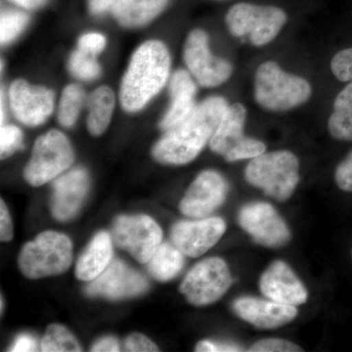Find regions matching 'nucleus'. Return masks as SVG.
I'll list each match as a JSON object with an SVG mask.
<instances>
[{
  "instance_id": "nucleus-3",
  "label": "nucleus",
  "mask_w": 352,
  "mask_h": 352,
  "mask_svg": "<svg viewBox=\"0 0 352 352\" xmlns=\"http://www.w3.org/2000/svg\"><path fill=\"white\" fill-rule=\"evenodd\" d=\"M311 96L307 80L291 75L273 61L261 64L254 76V98L258 105L282 112L302 105Z\"/></svg>"
},
{
  "instance_id": "nucleus-28",
  "label": "nucleus",
  "mask_w": 352,
  "mask_h": 352,
  "mask_svg": "<svg viewBox=\"0 0 352 352\" xmlns=\"http://www.w3.org/2000/svg\"><path fill=\"white\" fill-rule=\"evenodd\" d=\"M69 69L76 78L94 80L100 76V65L96 56L78 48L69 59Z\"/></svg>"
},
{
  "instance_id": "nucleus-26",
  "label": "nucleus",
  "mask_w": 352,
  "mask_h": 352,
  "mask_svg": "<svg viewBox=\"0 0 352 352\" xmlns=\"http://www.w3.org/2000/svg\"><path fill=\"white\" fill-rule=\"evenodd\" d=\"M87 100V94L80 85H69L65 87L58 111V120L61 126H73Z\"/></svg>"
},
{
  "instance_id": "nucleus-31",
  "label": "nucleus",
  "mask_w": 352,
  "mask_h": 352,
  "mask_svg": "<svg viewBox=\"0 0 352 352\" xmlns=\"http://www.w3.org/2000/svg\"><path fill=\"white\" fill-rule=\"evenodd\" d=\"M23 148L22 131L15 126H1L0 131V153L7 157Z\"/></svg>"
},
{
  "instance_id": "nucleus-8",
  "label": "nucleus",
  "mask_w": 352,
  "mask_h": 352,
  "mask_svg": "<svg viewBox=\"0 0 352 352\" xmlns=\"http://www.w3.org/2000/svg\"><path fill=\"white\" fill-rule=\"evenodd\" d=\"M232 285V276L226 261L210 258L196 264L180 285V292L195 307L220 300Z\"/></svg>"
},
{
  "instance_id": "nucleus-29",
  "label": "nucleus",
  "mask_w": 352,
  "mask_h": 352,
  "mask_svg": "<svg viewBox=\"0 0 352 352\" xmlns=\"http://www.w3.org/2000/svg\"><path fill=\"white\" fill-rule=\"evenodd\" d=\"M29 22V16L20 11L6 10L1 13L0 19V41L7 44L14 41L25 29Z\"/></svg>"
},
{
  "instance_id": "nucleus-24",
  "label": "nucleus",
  "mask_w": 352,
  "mask_h": 352,
  "mask_svg": "<svg viewBox=\"0 0 352 352\" xmlns=\"http://www.w3.org/2000/svg\"><path fill=\"white\" fill-rule=\"evenodd\" d=\"M184 254L175 245L161 244L148 261L150 274L159 281L173 280L182 272Z\"/></svg>"
},
{
  "instance_id": "nucleus-42",
  "label": "nucleus",
  "mask_w": 352,
  "mask_h": 352,
  "mask_svg": "<svg viewBox=\"0 0 352 352\" xmlns=\"http://www.w3.org/2000/svg\"><path fill=\"white\" fill-rule=\"evenodd\" d=\"M25 9H38L46 4L48 0H11Z\"/></svg>"
},
{
  "instance_id": "nucleus-10",
  "label": "nucleus",
  "mask_w": 352,
  "mask_h": 352,
  "mask_svg": "<svg viewBox=\"0 0 352 352\" xmlns=\"http://www.w3.org/2000/svg\"><path fill=\"white\" fill-rule=\"evenodd\" d=\"M184 61L190 74L204 87H219L233 73L230 62L212 54L208 34L200 29L190 32L186 39Z\"/></svg>"
},
{
  "instance_id": "nucleus-13",
  "label": "nucleus",
  "mask_w": 352,
  "mask_h": 352,
  "mask_svg": "<svg viewBox=\"0 0 352 352\" xmlns=\"http://www.w3.org/2000/svg\"><path fill=\"white\" fill-rule=\"evenodd\" d=\"M228 189V183L220 173L203 171L192 182L180 201V212L192 219L208 217L224 203Z\"/></svg>"
},
{
  "instance_id": "nucleus-36",
  "label": "nucleus",
  "mask_w": 352,
  "mask_h": 352,
  "mask_svg": "<svg viewBox=\"0 0 352 352\" xmlns=\"http://www.w3.org/2000/svg\"><path fill=\"white\" fill-rule=\"evenodd\" d=\"M126 351H159V347L142 333H134L126 338L124 342Z\"/></svg>"
},
{
  "instance_id": "nucleus-1",
  "label": "nucleus",
  "mask_w": 352,
  "mask_h": 352,
  "mask_svg": "<svg viewBox=\"0 0 352 352\" xmlns=\"http://www.w3.org/2000/svg\"><path fill=\"white\" fill-rule=\"evenodd\" d=\"M228 103L222 97L206 99L183 122L166 131L153 148V156L166 164H188L214 135Z\"/></svg>"
},
{
  "instance_id": "nucleus-5",
  "label": "nucleus",
  "mask_w": 352,
  "mask_h": 352,
  "mask_svg": "<svg viewBox=\"0 0 352 352\" xmlns=\"http://www.w3.org/2000/svg\"><path fill=\"white\" fill-rule=\"evenodd\" d=\"M73 261V245L65 234L45 231L23 247L18 264L30 279L55 276L66 272Z\"/></svg>"
},
{
  "instance_id": "nucleus-32",
  "label": "nucleus",
  "mask_w": 352,
  "mask_h": 352,
  "mask_svg": "<svg viewBox=\"0 0 352 352\" xmlns=\"http://www.w3.org/2000/svg\"><path fill=\"white\" fill-rule=\"evenodd\" d=\"M331 69L340 82L352 80V48L340 51L333 57Z\"/></svg>"
},
{
  "instance_id": "nucleus-12",
  "label": "nucleus",
  "mask_w": 352,
  "mask_h": 352,
  "mask_svg": "<svg viewBox=\"0 0 352 352\" xmlns=\"http://www.w3.org/2000/svg\"><path fill=\"white\" fill-rule=\"evenodd\" d=\"M226 230V221L220 217L182 220L171 228V242L184 256L198 258L212 249Z\"/></svg>"
},
{
  "instance_id": "nucleus-41",
  "label": "nucleus",
  "mask_w": 352,
  "mask_h": 352,
  "mask_svg": "<svg viewBox=\"0 0 352 352\" xmlns=\"http://www.w3.org/2000/svg\"><path fill=\"white\" fill-rule=\"evenodd\" d=\"M119 342L113 337L103 338L95 342L92 346L91 351H120Z\"/></svg>"
},
{
  "instance_id": "nucleus-6",
  "label": "nucleus",
  "mask_w": 352,
  "mask_h": 352,
  "mask_svg": "<svg viewBox=\"0 0 352 352\" xmlns=\"http://www.w3.org/2000/svg\"><path fill=\"white\" fill-rule=\"evenodd\" d=\"M288 16L276 6H256L240 2L229 9L226 24L236 38H249L252 45L271 43L286 24Z\"/></svg>"
},
{
  "instance_id": "nucleus-4",
  "label": "nucleus",
  "mask_w": 352,
  "mask_h": 352,
  "mask_svg": "<svg viewBox=\"0 0 352 352\" xmlns=\"http://www.w3.org/2000/svg\"><path fill=\"white\" fill-rule=\"evenodd\" d=\"M245 178L271 198L288 200L300 180V163L292 152L263 153L248 164Z\"/></svg>"
},
{
  "instance_id": "nucleus-2",
  "label": "nucleus",
  "mask_w": 352,
  "mask_h": 352,
  "mask_svg": "<svg viewBox=\"0 0 352 352\" xmlns=\"http://www.w3.org/2000/svg\"><path fill=\"white\" fill-rule=\"evenodd\" d=\"M170 55L162 41H149L139 46L120 85V103L129 113L138 112L168 80Z\"/></svg>"
},
{
  "instance_id": "nucleus-20",
  "label": "nucleus",
  "mask_w": 352,
  "mask_h": 352,
  "mask_svg": "<svg viewBox=\"0 0 352 352\" xmlns=\"http://www.w3.org/2000/svg\"><path fill=\"white\" fill-rule=\"evenodd\" d=\"M113 243L110 234L102 231L95 235L78 258L76 276L82 281H94L112 263Z\"/></svg>"
},
{
  "instance_id": "nucleus-33",
  "label": "nucleus",
  "mask_w": 352,
  "mask_h": 352,
  "mask_svg": "<svg viewBox=\"0 0 352 352\" xmlns=\"http://www.w3.org/2000/svg\"><path fill=\"white\" fill-rule=\"evenodd\" d=\"M300 346L286 340L267 339L259 340L252 344L249 351L252 352H294L302 351Z\"/></svg>"
},
{
  "instance_id": "nucleus-19",
  "label": "nucleus",
  "mask_w": 352,
  "mask_h": 352,
  "mask_svg": "<svg viewBox=\"0 0 352 352\" xmlns=\"http://www.w3.org/2000/svg\"><path fill=\"white\" fill-rule=\"evenodd\" d=\"M170 106L162 120L164 131L173 129L183 122L195 109L197 87L188 72L178 69L170 82Z\"/></svg>"
},
{
  "instance_id": "nucleus-21",
  "label": "nucleus",
  "mask_w": 352,
  "mask_h": 352,
  "mask_svg": "<svg viewBox=\"0 0 352 352\" xmlns=\"http://www.w3.org/2000/svg\"><path fill=\"white\" fill-rule=\"evenodd\" d=\"M245 117L247 111L242 104L235 103L228 106L217 131L210 139V149L224 157L232 151L245 138Z\"/></svg>"
},
{
  "instance_id": "nucleus-17",
  "label": "nucleus",
  "mask_w": 352,
  "mask_h": 352,
  "mask_svg": "<svg viewBox=\"0 0 352 352\" xmlns=\"http://www.w3.org/2000/svg\"><path fill=\"white\" fill-rule=\"evenodd\" d=\"M89 189V177L83 168H76L53 183L51 212L59 221H68L78 214Z\"/></svg>"
},
{
  "instance_id": "nucleus-18",
  "label": "nucleus",
  "mask_w": 352,
  "mask_h": 352,
  "mask_svg": "<svg viewBox=\"0 0 352 352\" xmlns=\"http://www.w3.org/2000/svg\"><path fill=\"white\" fill-rule=\"evenodd\" d=\"M233 310L241 319L258 329H276L296 318L298 309L293 305L261 300L252 296H241L233 302Z\"/></svg>"
},
{
  "instance_id": "nucleus-16",
  "label": "nucleus",
  "mask_w": 352,
  "mask_h": 352,
  "mask_svg": "<svg viewBox=\"0 0 352 352\" xmlns=\"http://www.w3.org/2000/svg\"><path fill=\"white\" fill-rule=\"evenodd\" d=\"M259 287L263 296L273 302L298 307L307 300L305 285L284 261H274L268 266L261 275Z\"/></svg>"
},
{
  "instance_id": "nucleus-34",
  "label": "nucleus",
  "mask_w": 352,
  "mask_h": 352,
  "mask_svg": "<svg viewBox=\"0 0 352 352\" xmlns=\"http://www.w3.org/2000/svg\"><path fill=\"white\" fill-rule=\"evenodd\" d=\"M335 179L342 191L352 192V151L338 166Z\"/></svg>"
},
{
  "instance_id": "nucleus-35",
  "label": "nucleus",
  "mask_w": 352,
  "mask_h": 352,
  "mask_svg": "<svg viewBox=\"0 0 352 352\" xmlns=\"http://www.w3.org/2000/svg\"><path fill=\"white\" fill-rule=\"evenodd\" d=\"M106 41L105 36L97 32H89V34H83L80 38L78 43V48L90 53V54L98 55L105 48Z\"/></svg>"
},
{
  "instance_id": "nucleus-14",
  "label": "nucleus",
  "mask_w": 352,
  "mask_h": 352,
  "mask_svg": "<svg viewBox=\"0 0 352 352\" xmlns=\"http://www.w3.org/2000/svg\"><path fill=\"white\" fill-rule=\"evenodd\" d=\"M148 287L147 280L140 273L117 259L88 285L85 292L91 296L118 300L141 295L147 291Z\"/></svg>"
},
{
  "instance_id": "nucleus-23",
  "label": "nucleus",
  "mask_w": 352,
  "mask_h": 352,
  "mask_svg": "<svg viewBox=\"0 0 352 352\" xmlns=\"http://www.w3.org/2000/svg\"><path fill=\"white\" fill-rule=\"evenodd\" d=\"M87 129L94 136L108 129L115 108V94L108 87L97 88L87 100Z\"/></svg>"
},
{
  "instance_id": "nucleus-37",
  "label": "nucleus",
  "mask_w": 352,
  "mask_h": 352,
  "mask_svg": "<svg viewBox=\"0 0 352 352\" xmlns=\"http://www.w3.org/2000/svg\"><path fill=\"white\" fill-rule=\"evenodd\" d=\"M13 237V226L10 214L6 203H0V238L2 242H9Z\"/></svg>"
},
{
  "instance_id": "nucleus-25",
  "label": "nucleus",
  "mask_w": 352,
  "mask_h": 352,
  "mask_svg": "<svg viewBox=\"0 0 352 352\" xmlns=\"http://www.w3.org/2000/svg\"><path fill=\"white\" fill-rule=\"evenodd\" d=\"M328 127L333 138L352 141V80L336 98Z\"/></svg>"
},
{
  "instance_id": "nucleus-22",
  "label": "nucleus",
  "mask_w": 352,
  "mask_h": 352,
  "mask_svg": "<svg viewBox=\"0 0 352 352\" xmlns=\"http://www.w3.org/2000/svg\"><path fill=\"white\" fill-rule=\"evenodd\" d=\"M170 0H122L112 10L113 18L122 27L140 28L156 19Z\"/></svg>"
},
{
  "instance_id": "nucleus-15",
  "label": "nucleus",
  "mask_w": 352,
  "mask_h": 352,
  "mask_svg": "<svg viewBox=\"0 0 352 352\" xmlns=\"http://www.w3.org/2000/svg\"><path fill=\"white\" fill-rule=\"evenodd\" d=\"M9 97L14 116L25 126H41L54 109L53 91L43 87H32L24 80L11 85Z\"/></svg>"
},
{
  "instance_id": "nucleus-9",
  "label": "nucleus",
  "mask_w": 352,
  "mask_h": 352,
  "mask_svg": "<svg viewBox=\"0 0 352 352\" xmlns=\"http://www.w3.org/2000/svg\"><path fill=\"white\" fill-rule=\"evenodd\" d=\"M116 244L141 263H147L161 245L163 231L147 215L120 217L113 228Z\"/></svg>"
},
{
  "instance_id": "nucleus-7",
  "label": "nucleus",
  "mask_w": 352,
  "mask_h": 352,
  "mask_svg": "<svg viewBox=\"0 0 352 352\" xmlns=\"http://www.w3.org/2000/svg\"><path fill=\"white\" fill-rule=\"evenodd\" d=\"M73 162V147L69 139L53 129L34 143L31 161L25 168V179L32 186H41L68 170Z\"/></svg>"
},
{
  "instance_id": "nucleus-11",
  "label": "nucleus",
  "mask_w": 352,
  "mask_h": 352,
  "mask_svg": "<svg viewBox=\"0 0 352 352\" xmlns=\"http://www.w3.org/2000/svg\"><path fill=\"white\" fill-rule=\"evenodd\" d=\"M238 221L259 245L282 247L291 240L288 226L270 204L264 201L247 204L241 208Z\"/></svg>"
},
{
  "instance_id": "nucleus-39",
  "label": "nucleus",
  "mask_w": 352,
  "mask_h": 352,
  "mask_svg": "<svg viewBox=\"0 0 352 352\" xmlns=\"http://www.w3.org/2000/svg\"><path fill=\"white\" fill-rule=\"evenodd\" d=\"M122 0H88V9L94 15H102L115 8Z\"/></svg>"
},
{
  "instance_id": "nucleus-27",
  "label": "nucleus",
  "mask_w": 352,
  "mask_h": 352,
  "mask_svg": "<svg viewBox=\"0 0 352 352\" xmlns=\"http://www.w3.org/2000/svg\"><path fill=\"white\" fill-rule=\"evenodd\" d=\"M41 351L78 352L82 351V347L68 329L59 324H52L46 329L41 340Z\"/></svg>"
},
{
  "instance_id": "nucleus-43",
  "label": "nucleus",
  "mask_w": 352,
  "mask_h": 352,
  "mask_svg": "<svg viewBox=\"0 0 352 352\" xmlns=\"http://www.w3.org/2000/svg\"><path fill=\"white\" fill-rule=\"evenodd\" d=\"M351 254H352V252H351Z\"/></svg>"
},
{
  "instance_id": "nucleus-30",
  "label": "nucleus",
  "mask_w": 352,
  "mask_h": 352,
  "mask_svg": "<svg viewBox=\"0 0 352 352\" xmlns=\"http://www.w3.org/2000/svg\"><path fill=\"white\" fill-rule=\"evenodd\" d=\"M266 146L256 139L245 138L226 157L227 162L241 161V160L254 159L265 153Z\"/></svg>"
},
{
  "instance_id": "nucleus-40",
  "label": "nucleus",
  "mask_w": 352,
  "mask_h": 352,
  "mask_svg": "<svg viewBox=\"0 0 352 352\" xmlns=\"http://www.w3.org/2000/svg\"><path fill=\"white\" fill-rule=\"evenodd\" d=\"M36 351H38L36 340H34V338H32V336L27 335V333L19 336L10 349V351L14 352Z\"/></svg>"
},
{
  "instance_id": "nucleus-38",
  "label": "nucleus",
  "mask_w": 352,
  "mask_h": 352,
  "mask_svg": "<svg viewBox=\"0 0 352 352\" xmlns=\"http://www.w3.org/2000/svg\"><path fill=\"white\" fill-rule=\"evenodd\" d=\"M242 347L233 344H219L210 340H201L196 346V351L201 352H234L242 351Z\"/></svg>"
}]
</instances>
